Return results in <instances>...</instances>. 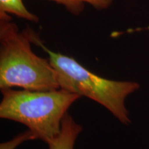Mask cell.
Wrapping results in <instances>:
<instances>
[{
  "label": "cell",
  "instance_id": "5b68a950",
  "mask_svg": "<svg viewBox=\"0 0 149 149\" xmlns=\"http://www.w3.org/2000/svg\"><path fill=\"white\" fill-rule=\"evenodd\" d=\"M0 13L15 14L19 17L32 22H37L36 15L29 12L22 0H0Z\"/></svg>",
  "mask_w": 149,
  "mask_h": 149
},
{
  "label": "cell",
  "instance_id": "52a82bcc",
  "mask_svg": "<svg viewBox=\"0 0 149 149\" xmlns=\"http://www.w3.org/2000/svg\"><path fill=\"white\" fill-rule=\"evenodd\" d=\"M35 139H36V138L34 134L30 130H28L24 133L18 134L10 140L1 143L0 144V149H15L24 141Z\"/></svg>",
  "mask_w": 149,
  "mask_h": 149
},
{
  "label": "cell",
  "instance_id": "6da1fadb",
  "mask_svg": "<svg viewBox=\"0 0 149 149\" xmlns=\"http://www.w3.org/2000/svg\"><path fill=\"white\" fill-rule=\"evenodd\" d=\"M6 13H0V89L19 87L29 91L60 88L57 72L49 59L31 49L36 35L31 29L19 31Z\"/></svg>",
  "mask_w": 149,
  "mask_h": 149
},
{
  "label": "cell",
  "instance_id": "7a4b0ae2",
  "mask_svg": "<svg viewBox=\"0 0 149 149\" xmlns=\"http://www.w3.org/2000/svg\"><path fill=\"white\" fill-rule=\"evenodd\" d=\"M0 117L27 126L36 139L46 144L61 131V122L70 106L81 96L63 90H1Z\"/></svg>",
  "mask_w": 149,
  "mask_h": 149
},
{
  "label": "cell",
  "instance_id": "8992f818",
  "mask_svg": "<svg viewBox=\"0 0 149 149\" xmlns=\"http://www.w3.org/2000/svg\"><path fill=\"white\" fill-rule=\"evenodd\" d=\"M52 1L64 4L70 12L73 13L74 14H78L82 10L84 3H90L96 8H106L111 5L113 0H52Z\"/></svg>",
  "mask_w": 149,
  "mask_h": 149
},
{
  "label": "cell",
  "instance_id": "3957f363",
  "mask_svg": "<svg viewBox=\"0 0 149 149\" xmlns=\"http://www.w3.org/2000/svg\"><path fill=\"white\" fill-rule=\"evenodd\" d=\"M34 44L40 46L48 54L50 62L57 72L61 89L91 99L109 110L121 123L125 125L130 124L125 100L128 95L139 89V84L100 77L72 57L50 51L38 36Z\"/></svg>",
  "mask_w": 149,
  "mask_h": 149
},
{
  "label": "cell",
  "instance_id": "277c9868",
  "mask_svg": "<svg viewBox=\"0 0 149 149\" xmlns=\"http://www.w3.org/2000/svg\"><path fill=\"white\" fill-rule=\"evenodd\" d=\"M81 130L82 127L67 113L61 122L60 133L47 143L49 149H74L76 139Z\"/></svg>",
  "mask_w": 149,
  "mask_h": 149
}]
</instances>
